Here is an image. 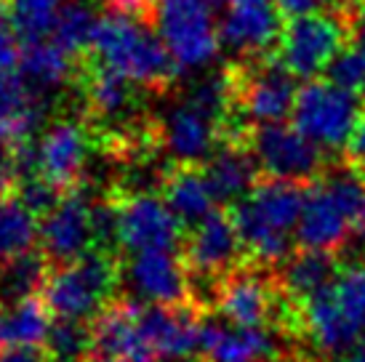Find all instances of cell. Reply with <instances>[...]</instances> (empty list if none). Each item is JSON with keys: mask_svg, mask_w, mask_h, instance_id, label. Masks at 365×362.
Returning a JSON list of instances; mask_svg holds the SVG:
<instances>
[{"mask_svg": "<svg viewBox=\"0 0 365 362\" xmlns=\"http://www.w3.org/2000/svg\"><path fill=\"white\" fill-rule=\"evenodd\" d=\"M307 184L283 179H262L248 197L232 205L235 224L243 237L248 262L262 267H277L294 253V237L304 211Z\"/></svg>", "mask_w": 365, "mask_h": 362, "instance_id": "1", "label": "cell"}, {"mask_svg": "<svg viewBox=\"0 0 365 362\" xmlns=\"http://www.w3.org/2000/svg\"><path fill=\"white\" fill-rule=\"evenodd\" d=\"M88 53L93 56V64L118 72L136 88L163 90L179 75L155 27L131 11L112 9L104 14L96 24Z\"/></svg>", "mask_w": 365, "mask_h": 362, "instance_id": "2", "label": "cell"}, {"mask_svg": "<svg viewBox=\"0 0 365 362\" xmlns=\"http://www.w3.org/2000/svg\"><path fill=\"white\" fill-rule=\"evenodd\" d=\"M120 256L88 251L78 262L53 267L43 285L41 299L56 320L91 322L118 296Z\"/></svg>", "mask_w": 365, "mask_h": 362, "instance_id": "3", "label": "cell"}, {"mask_svg": "<svg viewBox=\"0 0 365 362\" xmlns=\"http://www.w3.org/2000/svg\"><path fill=\"white\" fill-rule=\"evenodd\" d=\"M153 27L179 72L205 70L222 51L211 0H147Z\"/></svg>", "mask_w": 365, "mask_h": 362, "instance_id": "4", "label": "cell"}, {"mask_svg": "<svg viewBox=\"0 0 365 362\" xmlns=\"http://www.w3.org/2000/svg\"><path fill=\"white\" fill-rule=\"evenodd\" d=\"M363 112L365 104L360 93L341 88L328 78H314L299 88L294 125L323 152H336L346 147Z\"/></svg>", "mask_w": 365, "mask_h": 362, "instance_id": "5", "label": "cell"}, {"mask_svg": "<svg viewBox=\"0 0 365 362\" xmlns=\"http://www.w3.org/2000/svg\"><path fill=\"white\" fill-rule=\"evenodd\" d=\"M346 41L349 21L339 11H312L304 16H291L277 43V59L291 75L302 81H314L320 72L331 67Z\"/></svg>", "mask_w": 365, "mask_h": 362, "instance_id": "6", "label": "cell"}, {"mask_svg": "<svg viewBox=\"0 0 365 362\" xmlns=\"http://www.w3.org/2000/svg\"><path fill=\"white\" fill-rule=\"evenodd\" d=\"M243 141L248 144L264 179L312 184L328 168L325 152L307 139L296 125H288L283 120L248 125Z\"/></svg>", "mask_w": 365, "mask_h": 362, "instance_id": "7", "label": "cell"}, {"mask_svg": "<svg viewBox=\"0 0 365 362\" xmlns=\"http://www.w3.org/2000/svg\"><path fill=\"white\" fill-rule=\"evenodd\" d=\"M182 259L190 274H192L197 304H200L203 285H208L213 304V293H216V285L222 282V277H227L237 267L248 264V253H245L243 237L237 232L232 213L213 211L208 219H203L197 227L187 232L182 245Z\"/></svg>", "mask_w": 365, "mask_h": 362, "instance_id": "8", "label": "cell"}, {"mask_svg": "<svg viewBox=\"0 0 365 362\" xmlns=\"http://www.w3.org/2000/svg\"><path fill=\"white\" fill-rule=\"evenodd\" d=\"M232 75L235 112L243 115L245 123H280L288 115H294V104L299 96L296 75L285 70V64L277 56H259V59H243Z\"/></svg>", "mask_w": 365, "mask_h": 362, "instance_id": "9", "label": "cell"}, {"mask_svg": "<svg viewBox=\"0 0 365 362\" xmlns=\"http://www.w3.org/2000/svg\"><path fill=\"white\" fill-rule=\"evenodd\" d=\"M120 288L125 299L158 306H200L195 299L192 274L182 259V251L133 253L120 262ZM208 312V309H205Z\"/></svg>", "mask_w": 365, "mask_h": 362, "instance_id": "10", "label": "cell"}, {"mask_svg": "<svg viewBox=\"0 0 365 362\" xmlns=\"http://www.w3.org/2000/svg\"><path fill=\"white\" fill-rule=\"evenodd\" d=\"M118 195L120 205V251L133 253L182 251L184 224L176 219L171 205L155 192Z\"/></svg>", "mask_w": 365, "mask_h": 362, "instance_id": "11", "label": "cell"}, {"mask_svg": "<svg viewBox=\"0 0 365 362\" xmlns=\"http://www.w3.org/2000/svg\"><path fill=\"white\" fill-rule=\"evenodd\" d=\"M158 139L173 165H200L227 139V123L184 96L163 115Z\"/></svg>", "mask_w": 365, "mask_h": 362, "instance_id": "12", "label": "cell"}, {"mask_svg": "<svg viewBox=\"0 0 365 362\" xmlns=\"http://www.w3.org/2000/svg\"><path fill=\"white\" fill-rule=\"evenodd\" d=\"M93 200L83 190L67 192L59 205L41 219V237L38 248L53 267L78 262L88 251H96L93 245V224H91Z\"/></svg>", "mask_w": 365, "mask_h": 362, "instance_id": "13", "label": "cell"}, {"mask_svg": "<svg viewBox=\"0 0 365 362\" xmlns=\"http://www.w3.org/2000/svg\"><path fill=\"white\" fill-rule=\"evenodd\" d=\"M38 176L51 181L64 195L81 190L91 157L88 131L75 120H56L43 133L38 144Z\"/></svg>", "mask_w": 365, "mask_h": 362, "instance_id": "14", "label": "cell"}, {"mask_svg": "<svg viewBox=\"0 0 365 362\" xmlns=\"http://www.w3.org/2000/svg\"><path fill=\"white\" fill-rule=\"evenodd\" d=\"M93 357L120 362H158L139 325V301L115 296L91 320Z\"/></svg>", "mask_w": 365, "mask_h": 362, "instance_id": "15", "label": "cell"}, {"mask_svg": "<svg viewBox=\"0 0 365 362\" xmlns=\"http://www.w3.org/2000/svg\"><path fill=\"white\" fill-rule=\"evenodd\" d=\"M283 19L274 6H251V3H230L219 24L222 48L232 51L243 59H259L280 43Z\"/></svg>", "mask_w": 365, "mask_h": 362, "instance_id": "16", "label": "cell"}, {"mask_svg": "<svg viewBox=\"0 0 365 362\" xmlns=\"http://www.w3.org/2000/svg\"><path fill=\"white\" fill-rule=\"evenodd\" d=\"M299 248L312 251L344 253L352 245V224L346 219L344 208L336 202L323 181L317 179L307 187L304 211L296 229Z\"/></svg>", "mask_w": 365, "mask_h": 362, "instance_id": "17", "label": "cell"}, {"mask_svg": "<svg viewBox=\"0 0 365 362\" xmlns=\"http://www.w3.org/2000/svg\"><path fill=\"white\" fill-rule=\"evenodd\" d=\"M339 272H341L339 253L299 248L288 253L277 267H272V277L280 296L299 312V306L309 301L314 293L334 285Z\"/></svg>", "mask_w": 365, "mask_h": 362, "instance_id": "18", "label": "cell"}, {"mask_svg": "<svg viewBox=\"0 0 365 362\" xmlns=\"http://www.w3.org/2000/svg\"><path fill=\"white\" fill-rule=\"evenodd\" d=\"M46 120L41 93L21 78V72H0V144H30Z\"/></svg>", "mask_w": 365, "mask_h": 362, "instance_id": "19", "label": "cell"}, {"mask_svg": "<svg viewBox=\"0 0 365 362\" xmlns=\"http://www.w3.org/2000/svg\"><path fill=\"white\" fill-rule=\"evenodd\" d=\"M203 171L211 181L219 205H227V208L248 197V192L264 179L243 139H224L203 162Z\"/></svg>", "mask_w": 365, "mask_h": 362, "instance_id": "20", "label": "cell"}, {"mask_svg": "<svg viewBox=\"0 0 365 362\" xmlns=\"http://www.w3.org/2000/svg\"><path fill=\"white\" fill-rule=\"evenodd\" d=\"M163 200L171 205L176 219L184 224V229H192L208 219L213 211H219V200L213 195V187L205 176L203 165H173L163 181Z\"/></svg>", "mask_w": 365, "mask_h": 362, "instance_id": "21", "label": "cell"}, {"mask_svg": "<svg viewBox=\"0 0 365 362\" xmlns=\"http://www.w3.org/2000/svg\"><path fill=\"white\" fill-rule=\"evenodd\" d=\"M133 83L123 75L107 70L102 64H91L83 81V96L93 120L118 123L133 110Z\"/></svg>", "mask_w": 365, "mask_h": 362, "instance_id": "22", "label": "cell"}, {"mask_svg": "<svg viewBox=\"0 0 365 362\" xmlns=\"http://www.w3.org/2000/svg\"><path fill=\"white\" fill-rule=\"evenodd\" d=\"M19 72L38 93H48L72 81L75 61L72 53H67L53 41H32L21 48Z\"/></svg>", "mask_w": 365, "mask_h": 362, "instance_id": "23", "label": "cell"}, {"mask_svg": "<svg viewBox=\"0 0 365 362\" xmlns=\"http://www.w3.org/2000/svg\"><path fill=\"white\" fill-rule=\"evenodd\" d=\"M48 274H51V264L41 248H32L16 259L3 262L0 264V309H9L32 296H41Z\"/></svg>", "mask_w": 365, "mask_h": 362, "instance_id": "24", "label": "cell"}, {"mask_svg": "<svg viewBox=\"0 0 365 362\" xmlns=\"http://www.w3.org/2000/svg\"><path fill=\"white\" fill-rule=\"evenodd\" d=\"M41 219L14 192L0 197V264L38 248Z\"/></svg>", "mask_w": 365, "mask_h": 362, "instance_id": "25", "label": "cell"}, {"mask_svg": "<svg viewBox=\"0 0 365 362\" xmlns=\"http://www.w3.org/2000/svg\"><path fill=\"white\" fill-rule=\"evenodd\" d=\"M53 314L43 304L41 296H32L27 301L0 309V349L16 343H46L51 331Z\"/></svg>", "mask_w": 365, "mask_h": 362, "instance_id": "26", "label": "cell"}, {"mask_svg": "<svg viewBox=\"0 0 365 362\" xmlns=\"http://www.w3.org/2000/svg\"><path fill=\"white\" fill-rule=\"evenodd\" d=\"M331 296L349 336L360 341L365 336V262L341 264V272L331 285Z\"/></svg>", "mask_w": 365, "mask_h": 362, "instance_id": "27", "label": "cell"}, {"mask_svg": "<svg viewBox=\"0 0 365 362\" xmlns=\"http://www.w3.org/2000/svg\"><path fill=\"white\" fill-rule=\"evenodd\" d=\"M99 14L88 0H64L56 16V27H53V43L61 48L78 56L83 51H91L93 32L99 24Z\"/></svg>", "mask_w": 365, "mask_h": 362, "instance_id": "28", "label": "cell"}, {"mask_svg": "<svg viewBox=\"0 0 365 362\" xmlns=\"http://www.w3.org/2000/svg\"><path fill=\"white\" fill-rule=\"evenodd\" d=\"M46 352L53 362H88L93 357L91 322L86 320H56L46 336Z\"/></svg>", "mask_w": 365, "mask_h": 362, "instance_id": "29", "label": "cell"}, {"mask_svg": "<svg viewBox=\"0 0 365 362\" xmlns=\"http://www.w3.org/2000/svg\"><path fill=\"white\" fill-rule=\"evenodd\" d=\"M61 3L64 0H11L9 16L21 41H46L48 35H53Z\"/></svg>", "mask_w": 365, "mask_h": 362, "instance_id": "30", "label": "cell"}, {"mask_svg": "<svg viewBox=\"0 0 365 362\" xmlns=\"http://www.w3.org/2000/svg\"><path fill=\"white\" fill-rule=\"evenodd\" d=\"M325 78L341 88L352 90V93H365V38H349L346 46L336 59L331 61V67L325 70Z\"/></svg>", "mask_w": 365, "mask_h": 362, "instance_id": "31", "label": "cell"}, {"mask_svg": "<svg viewBox=\"0 0 365 362\" xmlns=\"http://www.w3.org/2000/svg\"><path fill=\"white\" fill-rule=\"evenodd\" d=\"M16 195L21 197V202L30 208L38 219H43L48 211H53L59 200L64 197V192L56 190L51 181H46L43 176H30V179H24L16 187Z\"/></svg>", "mask_w": 365, "mask_h": 362, "instance_id": "32", "label": "cell"}, {"mask_svg": "<svg viewBox=\"0 0 365 362\" xmlns=\"http://www.w3.org/2000/svg\"><path fill=\"white\" fill-rule=\"evenodd\" d=\"M21 59V38L9 11H0V72H14Z\"/></svg>", "mask_w": 365, "mask_h": 362, "instance_id": "33", "label": "cell"}, {"mask_svg": "<svg viewBox=\"0 0 365 362\" xmlns=\"http://www.w3.org/2000/svg\"><path fill=\"white\" fill-rule=\"evenodd\" d=\"M21 181L19 165H16V152L14 147H3L0 144V197H9L16 192Z\"/></svg>", "mask_w": 365, "mask_h": 362, "instance_id": "34", "label": "cell"}, {"mask_svg": "<svg viewBox=\"0 0 365 362\" xmlns=\"http://www.w3.org/2000/svg\"><path fill=\"white\" fill-rule=\"evenodd\" d=\"M344 162L355 165L357 171L365 173V112H363V118L357 120L355 131H352L349 141H346V147H344Z\"/></svg>", "mask_w": 365, "mask_h": 362, "instance_id": "35", "label": "cell"}, {"mask_svg": "<svg viewBox=\"0 0 365 362\" xmlns=\"http://www.w3.org/2000/svg\"><path fill=\"white\" fill-rule=\"evenodd\" d=\"M277 3L288 16H304V14L317 11V6H320V0H277Z\"/></svg>", "mask_w": 365, "mask_h": 362, "instance_id": "36", "label": "cell"}, {"mask_svg": "<svg viewBox=\"0 0 365 362\" xmlns=\"http://www.w3.org/2000/svg\"><path fill=\"white\" fill-rule=\"evenodd\" d=\"M112 9L118 11H131V14H142L147 11V0H110Z\"/></svg>", "mask_w": 365, "mask_h": 362, "instance_id": "37", "label": "cell"}, {"mask_svg": "<svg viewBox=\"0 0 365 362\" xmlns=\"http://www.w3.org/2000/svg\"><path fill=\"white\" fill-rule=\"evenodd\" d=\"M331 3V9L334 11H339V14H352V11H357L360 6H363L365 0H328Z\"/></svg>", "mask_w": 365, "mask_h": 362, "instance_id": "38", "label": "cell"}, {"mask_svg": "<svg viewBox=\"0 0 365 362\" xmlns=\"http://www.w3.org/2000/svg\"><path fill=\"white\" fill-rule=\"evenodd\" d=\"M344 362H365V336L344 354Z\"/></svg>", "mask_w": 365, "mask_h": 362, "instance_id": "39", "label": "cell"}, {"mask_svg": "<svg viewBox=\"0 0 365 362\" xmlns=\"http://www.w3.org/2000/svg\"><path fill=\"white\" fill-rule=\"evenodd\" d=\"M230 3H251V6H272L274 0H230Z\"/></svg>", "mask_w": 365, "mask_h": 362, "instance_id": "40", "label": "cell"}, {"mask_svg": "<svg viewBox=\"0 0 365 362\" xmlns=\"http://www.w3.org/2000/svg\"><path fill=\"white\" fill-rule=\"evenodd\" d=\"M294 362H336V360H328V357H309V360H294Z\"/></svg>", "mask_w": 365, "mask_h": 362, "instance_id": "41", "label": "cell"}, {"mask_svg": "<svg viewBox=\"0 0 365 362\" xmlns=\"http://www.w3.org/2000/svg\"><path fill=\"white\" fill-rule=\"evenodd\" d=\"M88 362H120V360H110V357H91Z\"/></svg>", "mask_w": 365, "mask_h": 362, "instance_id": "42", "label": "cell"}, {"mask_svg": "<svg viewBox=\"0 0 365 362\" xmlns=\"http://www.w3.org/2000/svg\"><path fill=\"white\" fill-rule=\"evenodd\" d=\"M211 3H213V6H216V9H219V6H222L224 0H211Z\"/></svg>", "mask_w": 365, "mask_h": 362, "instance_id": "43", "label": "cell"}, {"mask_svg": "<svg viewBox=\"0 0 365 362\" xmlns=\"http://www.w3.org/2000/svg\"><path fill=\"white\" fill-rule=\"evenodd\" d=\"M197 362H203V360H197Z\"/></svg>", "mask_w": 365, "mask_h": 362, "instance_id": "44", "label": "cell"}]
</instances>
